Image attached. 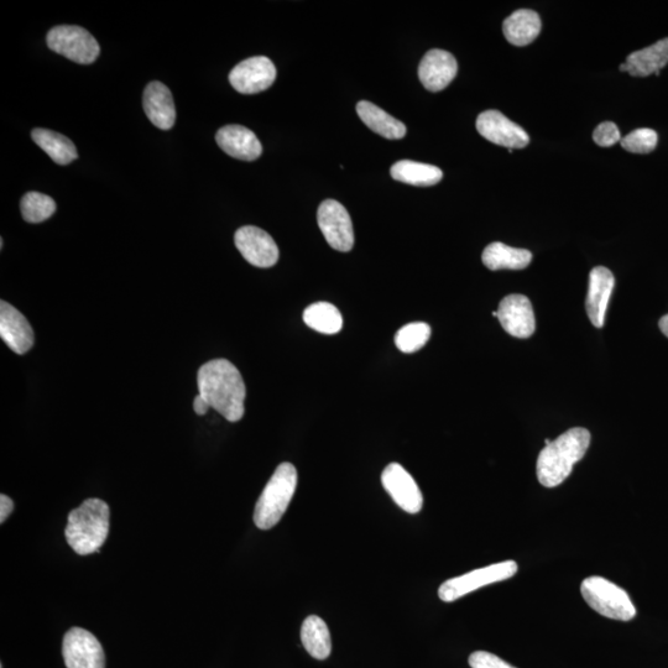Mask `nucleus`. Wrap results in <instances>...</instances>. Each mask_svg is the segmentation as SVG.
Returning a JSON list of instances; mask_svg holds the SVG:
<instances>
[{
  "mask_svg": "<svg viewBox=\"0 0 668 668\" xmlns=\"http://www.w3.org/2000/svg\"><path fill=\"white\" fill-rule=\"evenodd\" d=\"M0 337L14 353H28L34 346V331L23 313L8 302H0Z\"/></svg>",
  "mask_w": 668,
  "mask_h": 668,
  "instance_id": "15",
  "label": "nucleus"
},
{
  "mask_svg": "<svg viewBox=\"0 0 668 668\" xmlns=\"http://www.w3.org/2000/svg\"><path fill=\"white\" fill-rule=\"evenodd\" d=\"M542 28L539 14L530 9H520L505 19L503 31L506 40L515 46L534 43Z\"/></svg>",
  "mask_w": 668,
  "mask_h": 668,
  "instance_id": "21",
  "label": "nucleus"
},
{
  "mask_svg": "<svg viewBox=\"0 0 668 668\" xmlns=\"http://www.w3.org/2000/svg\"><path fill=\"white\" fill-rule=\"evenodd\" d=\"M581 592L589 607L605 618L620 621L635 618L636 609L629 594L608 579L598 576L584 579Z\"/></svg>",
  "mask_w": 668,
  "mask_h": 668,
  "instance_id": "5",
  "label": "nucleus"
},
{
  "mask_svg": "<svg viewBox=\"0 0 668 668\" xmlns=\"http://www.w3.org/2000/svg\"><path fill=\"white\" fill-rule=\"evenodd\" d=\"M391 177L394 180L412 186H433L443 179V172L437 166L401 160L391 166Z\"/></svg>",
  "mask_w": 668,
  "mask_h": 668,
  "instance_id": "25",
  "label": "nucleus"
},
{
  "mask_svg": "<svg viewBox=\"0 0 668 668\" xmlns=\"http://www.w3.org/2000/svg\"><path fill=\"white\" fill-rule=\"evenodd\" d=\"M208 409H210V405L198 394L195 400H193V410H195L197 415L203 416L207 414Z\"/></svg>",
  "mask_w": 668,
  "mask_h": 668,
  "instance_id": "34",
  "label": "nucleus"
},
{
  "mask_svg": "<svg viewBox=\"0 0 668 668\" xmlns=\"http://www.w3.org/2000/svg\"><path fill=\"white\" fill-rule=\"evenodd\" d=\"M301 641L305 649L316 660H326L331 655L332 640L325 620L310 615L301 628Z\"/></svg>",
  "mask_w": 668,
  "mask_h": 668,
  "instance_id": "24",
  "label": "nucleus"
},
{
  "mask_svg": "<svg viewBox=\"0 0 668 668\" xmlns=\"http://www.w3.org/2000/svg\"><path fill=\"white\" fill-rule=\"evenodd\" d=\"M458 65L454 56L445 50L427 52L419 66L422 85L430 92H440L457 76Z\"/></svg>",
  "mask_w": 668,
  "mask_h": 668,
  "instance_id": "16",
  "label": "nucleus"
},
{
  "mask_svg": "<svg viewBox=\"0 0 668 668\" xmlns=\"http://www.w3.org/2000/svg\"><path fill=\"white\" fill-rule=\"evenodd\" d=\"M22 216L28 223L45 222L56 212V202L40 192L25 193L20 203Z\"/></svg>",
  "mask_w": 668,
  "mask_h": 668,
  "instance_id": "28",
  "label": "nucleus"
},
{
  "mask_svg": "<svg viewBox=\"0 0 668 668\" xmlns=\"http://www.w3.org/2000/svg\"><path fill=\"white\" fill-rule=\"evenodd\" d=\"M307 326L323 334H336L342 330L343 317L336 306L328 302H316L304 312Z\"/></svg>",
  "mask_w": 668,
  "mask_h": 668,
  "instance_id": "27",
  "label": "nucleus"
},
{
  "mask_svg": "<svg viewBox=\"0 0 668 668\" xmlns=\"http://www.w3.org/2000/svg\"><path fill=\"white\" fill-rule=\"evenodd\" d=\"M593 140L602 148H609V146L621 142L619 128L613 122L599 124L597 129L594 130Z\"/></svg>",
  "mask_w": 668,
  "mask_h": 668,
  "instance_id": "31",
  "label": "nucleus"
},
{
  "mask_svg": "<svg viewBox=\"0 0 668 668\" xmlns=\"http://www.w3.org/2000/svg\"><path fill=\"white\" fill-rule=\"evenodd\" d=\"M31 138L57 165H69L78 158L75 144L65 135L39 128L33 130Z\"/></svg>",
  "mask_w": 668,
  "mask_h": 668,
  "instance_id": "26",
  "label": "nucleus"
},
{
  "mask_svg": "<svg viewBox=\"0 0 668 668\" xmlns=\"http://www.w3.org/2000/svg\"><path fill=\"white\" fill-rule=\"evenodd\" d=\"M469 666L472 668H516L501 660L500 657L487 651H476L469 656Z\"/></svg>",
  "mask_w": 668,
  "mask_h": 668,
  "instance_id": "32",
  "label": "nucleus"
},
{
  "mask_svg": "<svg viewBox=\"0 0 668 668\" xmlns=\"http://www.w3.org/2000/svg\"><path fill=\"white\" fill-rule=\"evenodd\" d=\"M589 445L591 433L582 427H576L545 446L536 464L537 479L541 485L555 488L565 482L570 477L574 464L586 456Z\"/></svg>",
  "mask_w": 668,
  "mask_h": 668,
  "instance_id": "2",
  "label": "nucleus"
},
{
  "mask_svg": "<svg viewBox=\"0 0 668 668\" xmlns=\"http://www.w3.org/2000/svg\"><path fill=\"white\" fill-rule=\"evenodd\" d=\"M431 337V327L425 322H414L400 328L395 344L403 353H415L426 346Z\"/></svg>",
  "mask_w": 668,
  "mask_h": 668,
  "instance_id": "29",
  "label": "nucleus"
},
{
  "mask_svg": "<svg viewBox=\"0 0 668 668\" xmlns=\"http://www.w3.org/2000/svg\"><path fill=\"white\" fill-rule=\"evenodd\" d=\"M498 320L510 336L529 338L536 330L534 309L524 295L513 294L504 297L499 304Z\"/></svg>",
  "mask_w": 668,
  "mask_h": 668,
  "instance_id": "14",
  "label": "nucleus"
},
{
  "mask_svg": "<svg viewBox=\"0 0 668 668\" xmlns=\"http://www.w3.org/2000/svg\"><path fill=\"white\" fill-rule=\"evenodd\" d=\"M216 140L219 148L234 159L254 161L263 153L257 135L243 125H226L218 130Z\"/></svg>",
  "mask_w": 668,
  "mask_h": 668,
  "instance_id": "17",
  "label": "nucleus"
},
{
  "mask_svg": "<svg viewBox=\"0 0 668 668\" xmlns=\"http://www.w3.org/2000/svg\"><path fill=\"white\" fill-rule=\"evenodd\" d=\"M234 242L243 258L257 268H271L278 263V245L263 229L254 226L239 228Z\"/></svg>",
  "mask_w": 668,
  "mask_h": 668,
  "instance_id": "12",
  "label": "nucleus"
},
{
  "mask_svg": "<svg viewBox=\"0 0 668 668\" xmlns=\"http://www.w3.org/2000/svg\"><path fill=\"white\" fill-rule=\"evenodd\" d=\"M143 107L146 116L155 127L163 130L174 127L176 122L174 98L164 83L155 81L146 86Z\"/></svg>",
  "mask_w": 668,
  "mask_h": 668,
  "instance_id": "19",
  "label": "nucleus"
},
{
  "mask_svg": "<svg viewBox=\"0 0 668 668\" xmlns=\"http://www.w3.org/2000/svg\"><path fill=\"white\" fill-rule=\"evenodd\" d=\"M109 518L111 510L106 501L95 498L83 501L67 519V544L80 556L98 553L109 534Z\"/></svg>",
  "mask_w": 668,
  "mask_h": 668,
  "instance_id": "3",
  "label": "nucleus"
},
{
  "mask_svg": "<svg viewBox=\"0 0 668 668\" xmlns=\"http://www.w3.org/2000/svg\"><path fill=\"white\" fill-rule=\"evenodd\" d=\"M382 483L399 508L409 514L420 513L424 506V497L415 479L403 466L399 463H390L384 469Z\"/></svg>",
  "mask_w": 668,
  "mask_h": 668,
  "instance_id": "13",
  "label": "nucleus"
},
{
  "mask_svg": "<svg viewBox=\"0 0 668 668\" xmlns=\"http://www.w3.org/2000/svg\"><path fill=\"white\" fill-rule=\"evenodd\" d=\"M62 656L67 668H106V655L95 635L72 628L64 636Z\"/></svg>",
  "mask_w": 668,
  "mask_h": 668,
  "instance_id": "9",
  "label": "nucleus"
},
{
  "mask_svg": "<svg viewBox=\"0 0 668 668\" xmlns=\"http://www.w3.org/2000/svg\"><path fill=\"white\" fill-rule=\"evenodd\" d=\"M296 487L297 471L294 464L281 463L255 505L254 524L260 530H269L279 524L294 498Z\"/></svg>",
  "mask_w": 668,
  "mask_h": 668,
  "instance_id": "4",
  "label": "nucleus"
},
{
  "mask_svg": "<svg viewBox=\"0 0 668 668\" xmlns=\"http://www.w3.org/2000/svg\"><path fill=\"white\" fill-rule=\"evenodd\" d=\"M668 64V38L657 41L649 48L633 52L619 70L628 72L634 77L660 76V72Z\"/></svg>",
  "mask_w": 668,
  "mask_h": 668,
  "instance_id": "20",
  "label": "nucleus"
},
{
  "mask_svg": "<svg viewBox=\"0 0 668 668\" xmlns=\"http://www.w3.org/2000/svg\"><path fill=\"white\" fill-rule=\"evenodd\" d=\"M482 260L488 269L523 270L530 265L532 254L529 250L511 248L504 243L495 242L484 249Z\"/></svg>",
  "mask_w": 668,
  "mask_h": 668,
  "instance_id": "23",
  "label": "nucleus"
},
{
  "mask_svg": "<svg viewBox=\"0 0 668 668\" xmlns=\"http://www.w3.org/2000/svg\"><path fill=\"white\" fill-rule=\"evenodd\" d=\"M516 572H518V563L515 561H505L479 568V570L448 579V581L442 583V586L438 589V597L442 602L452 603L469 593L489 586V584L506 581V579L514 577Z\"/></svg>",
  "mask_w": 668,
  "mask_h": 668,
  "instance_id": "6",
  "label": "nucleus"
},
{
  "mask_svg": "<svg viewBox=\"0 0 668 668\" xmlns=\"http://www.w3.org/2000/svg\"><path fill=\"white\" fill-rule=\"evenodd\" d=\"M318 227L327 243L338 252L347 253L354 247V231L351 216L346 207L333 200H326L318 207Z\"/></svg>",
  "mask_w": 668,
  "mask_h": 668,
  "instance_id": "8",
  "label": "nucleus"
},
{
  "mask_svg": "<svg viewBox=\"0 0 668 668\" xmlns=\"http://www.w3.org/2000/svg\"><path fill=\"white\" fill-rule=\"evenodd\" d=\"M615 279L612 271L604 266H597L589 274V289L586 310L594 327L602 328L605 322L610 297H612Z\"/></svg>",
  "mask_w": 668,
  "mask_h": 668,
  "instance_id": "18",
  "label": "nucleus"
},
{
  "mask_svg": "<svg viewBox=\"0 0 668 668\" xmlns=\"http://www.w3.org/2000/svg\"><path fill=\"white\" fill-rule=\"evenodd\" d=\"M550 443H551V441L549 440V438H547V440L545 441V445H546V446H547V445H550Z\"/></svg>",
  "mask_w": 668,
  "mask_h": 668,
  "instance_id": "36",
  "label": "nucleus"
},
{
  "mask_svg": "<svg viewBox=\"0 0 668 668\" xmlns=\"http://www.w3.org/2000/svg\"><path fill=\"white\" fill-rule=\"evenodd\" d=\"M46 41L52 51L80 65L93 64L101 52L95 36L81 26H55L49 31Z\"/></svg>",
  "mask_w": 668,
  "mask_h": 668,
  "instance_id": "7",
  "label": "nucleus"
},
{
  "mask_svg": "<svg viewBox=\"0 0 668 668\" xmlns=\"http://www.w3.org/2000/svg\"><path fill=\"white\" fill-rule=\"evenodd\" d=\"M276 80L273 61L265 56L250 57L229 73V82L242 95H257L268 90Z\"/></svg>",
  "mask_w": 668,
  "mask_h": 668,
  "instance_id": "10",
  "label": "nucleus"
},
{
  "mask_svg": "<svg viewBox=\"0 0 668 668\" xmlns=\"http://www.w3.org/2000/svg\"><path fill=\"white\" fill-rule=\"evenodd\" d=\"M657 133L652 129H638L621 139V146L634 154H649L656 149Z\"/></svg>",
  "mask_w": 668,
  "mask_h": 668,
  "instance_id": "30",
  "label": "nucleus"
},
{
  "mask_svg": "<svg viewBox=\"0 0 668 668\" xmlns=\"http://www.w3.org/2000/svg\"><path fill=\"white\" fill-rule=\"evenodd\" d=\"M14 510V501L8 495H0V523L4 524Z\"/></svg>",
  "mask_w": 668,
  "mask_h": 668,
  "instance_id": "33",
  "label": "nucleus"
},
{
  "mask_svg": "<svg viewBox=\"0 0 668 668\" xmlns=\"http://www.w3.org/2000/svg\"><path fill=\"white\" fill-rule=\"evenodd\" d=\"M477 130L490 143L504 146L510 151L526 148L530 143L529 135L525 130L498 111L480 113L477 119Z\"/></svg>",
  "mask_w": 668,
  "mask_h": 668,
  "instance_id": "11",
  "label": "nucleus"
},
{
  "mask_svg": "<svg viewBox=\"0 0 668 668\" xmlns=\"http://www.w3.org/2000/svg\"><path fill=\"white\" fill-rule=\"evenodd\" d=\"M200 395L224 419L238 422L244 416L247 396L242 374L227 359H215L203 364L197 374Z\"/></svg>",
  "mask_w": 668,
  "mask_h": 668,
  "instance_id": "1",
  "label": "nucleus"
},
{
  "mask_svg": "<svg viewBox=\"0 0 668 668\" xmlns=\"http://www.w3.org/2000/svg\"><path fill=\"white\" fill-rule=\"evenodd\" d=\"M357 113L363 123L374 133L382 135L386 139H403L406 135V127L403 122L395 119L375 104L362 101L357 104Z\"/></svg>",
  "mask_w": 668,
  "mask_h": 668,
  "instance_id": "22",
  "label": "nucleus"
},
{
  "mask_svg": "<svg viewBox=\"0 0 668 668\" xmlns=\"http://www.w3.org/2000/svg\"><path fill=\"white\" fill-rule=\"evenodd\" d=\"M659 326L661 332L668 338V315L661 318Z\"/></svg>",
  "mask_w": 668,
  "mask_h": 668,
  "instance_id": "35",
  "label": "nucleus"
}]
</instances>
